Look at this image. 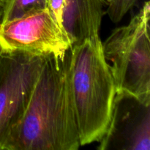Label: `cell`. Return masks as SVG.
<instances>
[{"label": "cell", "instance_id": "3", "mask_svg": "<svg viewBox=\"0 0 150 150\" xmlns=\"http://www.w3.org/2000/svg\"><path fill=\"white\" fill-rule=\"evenodd\" d=\"M150 4L145 1L127 24L102 42L117 92L150 103Z\"/></svg>", "mask_w": 150, "mask_h": 150}, {"label": "cell", "instance_id": "4", "mask_svg": "<svg viewBox=\"0 0 150 150\" xmlns=\"http://www.w3.org/2000/svg\"><path fill=\"white\" fill-rule=\"evenodd\" d=\"M45 58L23 51H0V150L26 111Z\"/></svg>", "mask_w": 150, "mask_h": 150}, {"label": "cell", "instance_id": "7", "mask_svg": "<svg viewBox=\"0 0 150 150\" xmlns=\"http://www.w3.org/2000/svg\"><path fill=\"white\" fill-rule=\"evenodd\" d=\"M64 26L76 42L91 37L99 36L105 0H65ZM73 43V44H74Z\"/></svg>", "mask_w": 150, "mask_h": 150}, {"label": "cell", "instance_id": "9", "mask_svg": "<svg viewBox=\"0 0 150 150\" xmlns=\"http://www.w3.org/2000/svg\"><path fill=\"white\" fill-rule=\"evenodd\" d=\"M137 1L138 0H113L108 4V17L114 23H119Z\"/></svg>", "mask_w": 150, "mask_h": 150}, {"label": "cell", "instance_id": "10", "mask_svg": "<svg viewBox=\"0 0 150 150\" xmlns=\"http://www.w3.org/2000/svg\"><path fill=\"white\" fill-rule=\"evenodd\" d=\"M4 6L0 5V23L1 21V18H2L3 13H4Z\"/></svg>", "mask_w": 150, "mask_h": 150}, {"label": "cell", "instance_id": "1", "mask_svg": "<svg viewBox=\"0 0 150 150\" xmlns=\"http://www.w3.org/2000/svg\"><path fill=\"white\" fill-rule=\"evenodd\" d=\"M80 146L67 54L64 59L47 56L26 111L10 130L3 150H76Z\"/></svg>", "mask_w": 150, "mask_h": 150}, {"label": "cell", "instance_id": "5", "mask_svg": "<svg viewBox=\"0 0 150 150\" xmlns=\"http://www.w3.org/2000/svg\"><path fill=\"white\" fill-rule=\"evenodd\" d=\"M73 43L48 8L0 23L1 51H23L64 59Z\"/></svg>", "mask_w": 150, "mask_h": 150}, {"label": "cell", "instance_id": "12", "mask_svg": "<svg viewBox=\"0 0 150 150\" xmlns=\"http://www.w3.org/2000/svg\"><path fill=\"white\" fill-rule=\"evenodd\" d=\"M105 1H106V3H107V4H110V3L111 2V1H113V0H105Z\"/></svg>", "mask_w": 150, "mask_h": 150}, {"label": "cell", "instance_id": "8", "mask_svg": "<svg viewBox=\"0 0 150 150\" xmlns=\"http://www.w3.org/2000/svg\"><path fill=\"white\" fill-rule=\"evenodd\" d=\"M47 8V0H9L4 7L1 22Z\"/></svg>", "mask_w": 150, "mask_h": 150}, {"label": "cell", "instance_id": "2", "mask_svg": "<svg viewBox=\"0 0 150 150\" xmlns=\"http://www.w3.org/2000/svg\"><path fill=\"white\" fill-rule=\"evenodd\" d=\"M67 68L81 146L99 142L117 93L100 35L73 44L67 54Z\"/></svg>", "mask_w": 150, "mask_h": 150}, {"label": "cell", "instance_id": "13", "mask_svg": "<svg viewBox=\"0 0 150 150\" xmlns=\"http://www.w3.org/2000/svg\"><path fill=\"white\" fill-rule=\"evenodd\" d=\"M5 1H6V3H7V1H9V0H5Z\"/></svg>", "mask_w": 150, "mask_h": 150}, {"label": "cell", "instance_id": "6", "mask_svg": "<svg viewBox=\"0 0 150 150\" xmlns=\"http://www.w3.org/2000/svg\"><path fill=\"white\" fill-rule=\"evenodd\" d=\"M101 150H149L150 103L124 92H117Z\"/></svg>", "mask_w": 150, "mask_h": 150}, {"label": "cell", "instance_id": "11", "mask_svg": "<svg viewBox=\"0 0 150 150\" xmlns=\"http://www.w3.org/2000/svg\"><path fill=\"white\" fill-rule=\"evenodd\" d=\"M5 4H6L5 0H0V5H2V6H4V7Z\"/></svg>", "mask_w": 150, "mask_h": 150}]
</instances>
